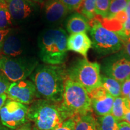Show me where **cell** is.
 I'll return each mask as SVG.
<instances>
[{"label":"cell","instance_id":"cell-1","mask_svg":"<svg viewBox=\"0 0 130 130\" xmlns=\"http://www.w3.org/2000/svg\"><path fill=\"white\" fill-rule=\"evenodd\" d=\"M30 78L35 84L38 98L61 103L67 79L66 69L62 64H38Z\"/></svg>","mask_w":130,"mask_h":130},{"label":"cell","instance_id":"cell-2","mask_svg":"<svg viewBox=\"0 0 130 130\" xmlns=\"http://www.w3.org/2000/svg\"><path fill=\"white\" fill-rule=\"evenodd\" d=\"M68 34L60 27H50L40 32L37 39L39 57L45 64L61 65L68 55Z\"/></svg>","mask_w":130,"mask_h":130},{"label":"cell","instance_id":"cell-3","mask_svg":"<svg viewBox=\"0 0 130 130\" xmlns=\"http://www.w3.org/2000/svg\"><path fill=\"white\" fill-rule=\"evenodd\" d=\"M28 119L38 130H52L68 118L60 103L39 99L28 107Z\"/></svg>","mask_w":130,"mask_h":130},{"label":"cell","instance_id":"cell-4","mask_svg":"<svg viewBox=\"0 0 130 130\" xmlns=\"http://www.w3.org/2000/svg\"><path fill=\"white\" fill-rule=\"evenodd\" d=\"M61 109L68 118L92 112L91 99L87 90L79 83L67 78L64 83Z\"/></svg>","mask_w":130,"mask_h":130},{"label":"cell","instance_id":"cell-5","mask_svg":"<svg viewBox=\"0 0 130 130\" xmlns=\"http://www.w3.org/2000/svg\"><path fill=\"white\" fill-rule=\"evenodd\" d=\"M90 25L92 48L99 55L108 56L121 50L123 40L117 32L105 27L97 19L92 20Z\"/></svg>","mask_w":130,"mask_h":130},{"label":"cell","instance_id":"cell-6","mask_svg":"<svg viewBox=\"0 0 130 130\" xmlns=\"http://www.w3.org/2000/svg\"><path fill=\"white\" fill-rule=\"evenodd\" d=\"M100 64L90 62L86 58L74 61L66 69L67 78L79 83L88 93L101 86Z\"/></svg>","mask_w":130,"mask_h":130},{"label":"cell","instance_id":"cell-7","mask_svg":"<svg viewBox=\"0 0 130 130\" xmlns=\"http://www.w3.org/2000/svg\"><path fill=\"white\" fill-rule=\"evenodd\" d=\"M38 64L36 58L30 56L16 58L1 56L0 58V71L12 83L27 79Z\"/></svg>","mask_w":130,"mask_h":130},{"label":"cell","instance_id":"cell-8","mask_svg":"<svg viewBox=\"0 0 130 130\" xmlns=\"http://www.w3.org/2000/svg\"><path fill=\"white\" fill-rule=\"evenodd\" d=\"M100 68L104 75L122 83L130 77V59L121 50L104 58Z\"/></svg>","mask_w":130,"mask_h":130},{"label":"cell","instance_id":"cell-9","mask_svg":"<svg viewBox=\"0 0 130 130\" xmlns=\"http://www.w3.org/2000/svg\"><path fill=\"white\" fill-rule=\"evenodd\" d=\"M7 9L12 16V22L25 25L32 22L39 16L40 5L31 0H7Z\"/></svg>","mask_w":130,"mask_h":130},{"label":"cell","instance_id":"cell-10","mask_svg":"<svg viewBox=\"0 0 130 130\" xmlns=\"http://www.w3.org/2000/svg\"><path fill=\"white\" fill-rule=\"evenodd\" d=\"M27 105L11 100H7L0 110V121L3 125L16 129L28 122Z\"/></svg>","mask_w":130,"mask_h":130},{"label":"cell","instance_id":"cell-11","mask_svg":"<svg viewBox=\"0 0 130 130\" xmlns=\"http://www.w3.org/2000/svg\"><path fill=\"white\" fill-rule=\"evenodd\" d=\"M28 53V42L19 31L11 29L0 47V56L9 58L26 57Z\"/></svg>","mask_w":130,"mask_h":130},{"label":"cell","instance_id":"cell-12","mask_svg":"<svg viewBox=\"0 0 130 130\" xmlns=\"http://www.w3.org/2000/svg\"><path fill=\"white\" fill-rule=\"evenodd\" d=\"M9 100L30 105L37 98L35 84L31 80L24 79L12 83L7 93Z\"/></svg>","mask_w":130,"mask_h":130},{"label":"cell","instance_id":"cell-13","mask_svg":"<svg viewBox=\"0 0 130 130\" xmlns=\"http://www.w3.org/2000/svg\"><path fill=\"white\" fill-rule=\"evenodd\" d=\"M71 12L60 0H46L42 9L43 22L50 27H58Z\"/></svg>","mask_w":130,"mask_h":130},{"label":"cell","instance_id":"cell-14","mask_svg":"<svg viewBox=\"0 0 130 130\" xmlns=\"http://www.w3.org/2000/svg\"><path fill=\"white\" fill-rule=\"evenodd\" d=\"M92 47V40L86 32L71 34L68 37L67 48L68 51L78 53L82 55L84 58H86L89 50Z\"/></svg>","mask_w":130,"mask_h":130},{"label":"cell","instance_id":"cell-15","mask_svg":"<svg viewBox=\"0 0 130 130\" xmlns=\"http://www.w3.org/2000/svg\"><path fill=\"white\" fill-rule=\"evenodd\" d=\"M64 27L68 33L74 34L89 31L90 25L89 19L79 13L69 14L64 21Z\"/></svg>","mask_w":130,"mask_h":130},{"label":"cell","instance_id":"cell-16","mask_svg":"<svg viewBox=\"0 0 130 130\" xmlns=\"http://www.w3.org/2000/svg\"><path fill=\"white\" fill-rule=\"evenodd\" d=\"M115 98L107 93L105 95L91 99L92 109L98 117L111 114Z\"/></svg>","mask_w":130,"mask_h":130},{"label":"cell","instance_id":"cell-17","mask_svg":"<svg viewBox=\"0 0 130 130\" xmlns=\"http://www.w3.org/2000/svg\"><path fill=\"white\" fill-rule=\"evenodd\" d=\"M73 118L75 121V130H96V118L92 112Z\"/></svg>","mask_w":130,"mask_h":130},{"label":"cell","instance_id":"cell-18","mask_svg":"<svg viewBox=\"0 0 130 130\" xmlns=\"http://www.w3.org/2000/svg\"><path fill=\"white\" fill-rule=\"evenodd\" d=\"M101 86L113 98L121 96V83L116 79L108 77L105 75H101Z\"/></svg>","mask_w":130,"mask_h":130},{"label":"cell","instance_id":"cell-19","mask_svg":"<svg viewBox=\"0 0 130 130\" xmlns=\"http://www.w3.org/2000/svg\"><path fill=\"white\" fill-rule=\"evenodd\" d=\"M119 122L112 114L98 117L96 120V130H118Z\"/></svg>","mask_w":130,"mask_h":130},{"label":"cell","instance_id":"cell-20","mask_svg":"<svg viewBox=\"0 0 130 130\" xmlns=\"http://www.w3.org/2000/svg\"><path fill=\"white\" fill-rule=\"evenodd\" d=\"M129 0H110L109 10L105 20L111 21L115 16L125 10Z\"/></svg>","mask_w":130,"mask_h":130},{"label":"cell","instance_id":"cell-21","mask_svg":"<svg viewBox=\"0 0 130 130\" xmlns=\"http://www.w3.org/2000/svg\"><path fill=\"white\" fill-rule=\"evenodd\" d=\"M128 110L125 104V99L122 96L115 98L114 100L112 115L119 122L123 121L125 114Z\"/></svg>","mask_w":130,"mask_h":130},{"label":"cell","instance_id":"cell-22","mask_svg":"<svg viewBox=\"0 0 130 130\" xmlns=\"http://www.w3.org/2000/svg\"><path fill=\"white\" fill-rule=\"evenodd\" d=\"M116 32L122 38L130 37V0L128 1L127 7L124 12L122 23Z\"/></svg>","mask_w":130,"mask_h":130},{"label":"cell","instance_id":"cell-23","mask_svg":"<svg viewBox=\"0 0 130 130\" xmlns=\"http://www.w3.org/2000/svg\"><path fill=\"white\" fill-rule=\"evenodd\" d=\"M12 16L6 5H0V30L11 29L12 25Z\"/></svg>","mask_w":130,"mask_h":130},{"label":"cell","instance_id":"cell-24","mask_svg":"<svg viewBox=\"0 0 130 130\" xmlns=\"http://www.w3.org/2000/svg\"><path fill=\"white\" fill-rule=\"evenodd\" d=\"M96 0H83L79 7L80 12L89 20H93L95 16V6Z\"/></svg>","mask_w":130,"mask_h":130},{"label":"cell","instance_id":"cell-25","mask_svg":"<svg viewBox=\"0 0 130 130\" xmlns=\"http://www.w3.org/2000/svg\"><path fill=\"white\" fill-rule=\"evenodd\" d=\"M110 0H96L95 6V14L105 19L109 10Z\"/></svg>","mask_w":130,"mask_h":130},{"label":"cell","instance_id":"cell-26","mask_svg":"<svg viewBox=\"0 0 130 130\" xmlns=\"http://www.w3.org/2000/svg\"><path fill=\"white\" fill-rule=\"evenodd\" d=\"M75 121L74 118L72 117L68 118L52 130H75Z\"/></svg>","mask_w":130,"mask_h":130},{"label":"cell","instance_id":"cell-27","mask_svg":"<svg viewBox=\"0 0 130 130\" xmlns=\"http://www.w3.org/2000/svg\"><path fill=\"white\" fill-rule=\"evenodd\" d=\"M10 84V81L7 77L0 71V95H7Z\"/></svg>","mask_w":130,"mask_h":130},{"label":"cell","instance_id":"cell-28","mask_svg":"<svg viewBox=\"0 0 130 130\" xmlns=\"http://www.w3.org/2000/svg\"><path fill=\"white\" fill-rule=\"evenodd\" d=\"M60 1L71 12L79 9L83 0H60Z\"/></svg>","mask_w":130,"mask_h":130},{"label":"cell","instance_id":"cell-29","mask_svg":"<svg viewBox=\"0 0 130 130\" xmlns=\"http://www.w3.org/2000/svg\"><path fill=\"white\" fill-rule=\"evenodd\" d=\"M130 93V77L121 83V96L126 98Z\"/></svg>","mask_w":130,"mask_h":130},{"label":"cell","instance_id":"cell-30","mask_svg":"<svg viewBox=\"0 0 130 130\" xmlns=\"http://www.w3.org/2000/svg\"><path fill=\"white\" fill-rule=\"evenodd\" d=\"M123 46L121 50L130 59V37L122 38Z\"/></svg>","mask_w":130,"mask_h":130},{"label":"cell","instance_id":"cell-31","mask_svg":"<svg viewBox=\"0 0 130 130\" xmlns=\"http://www.w3.org/2000/svg\"><path fill=\"white\" fill-rule=\"evenodd\" d=\"M118 130H130V124L125 121H121L118 123Z\"/></svg>","mask_w":130,"mask_h":130},{"label":"cell","instance_id":"cell-32","mask_svg":"<svg viewBox=\"0 0 130 130\" xmlns=\"http://www.w3.org/2000/svg\"><path fill=\"white\" fill-rule=\"evenodd\" d=\"M16 130H33V127L31 125V123L30 121L27 122L24 125L19 126L18 128H17Z\"/></svg>","mask_w":130,"mask_h":130},{"label":"cell","instance_id":"cell-33","mask_svg":"<svg viewBox=\"0 0 130 130\" xmlns=\"http://www.w3.org/2000/svg\"><path fill=\"white\" fill-rule=\"evenodd\" d=\"M10 30L11 29L6 30H0V47H1L3 41H4L5 37L8 35Z\"/></svg>","mask_w":130,"mask_h":130},{"label":"cell","instance_id":"cell-34","mask_svg":"<svg viewBox=\"0 0 130 130\" xmlns=\"http://www.w3.org/2000/svg\"><path fill=\"white\" fill-rule=\"evenodd\" d=\"M7 100V95H0V110H1L2 107L4 106V105L6 103V101Z\"/></svg>","mask_w":130,"mask_h":130},{"label":"cell","instance_id":"cell-35","mask_svg":"<svg viewBox=\"0 0 130 130\" xmlns=\"http://www.w3.org/2000/svg\"><path fill=\"white\" fill-rule=\"evenodd\" d=\"M123 121L130 124V110L128 109L123 118Z\"/></svg>","mask_w":130,"mask_h":130},{"label":"cell","instance_id":"cell-36","mask_svg":"<svg viewBox=\"0 0 130 130\" xmlns=\"http://www.w3.org/2000/svg\"><path fill=\"white\" fill-rule=\"evenodd\" d=\"M0 130H15V129H10V128L3 125L2 123H1V122H0Z\"/></svg>","mask_w":130,"mask_h":130},{"label":"cell","instance_id":"cell-37","mask_svg":"<svg viewBox=\"0 0 130 130\" xmlns=\"http://www.w3.org/2000/svg\"><path fill=\"white\" fill-rule=\"evenodd\" d=\"M125 104H126V107H128V109L130 110V101H129L126 98H125Z\"/></svg>","mask_w":130,"mask_h":130},{"label":"cell","instance_id":"cell-38","mask_svg":"<svg viewBox=\"0 0 130 130\" xmlns=\"http://www.w3.org/2000/svg\"><path fill=\"white\" fill-rule=\"evenodd\" d=\"M7 0H0V5H6Z\"/></svg>","mask_w":130,"mask_h":130},{"label":"cell","instance_id":"cell-39","mask_svg":"<svg viewBox=\"0 0 130 130\" xmlns=\"http://www.w3.org/2000/svg\"><path fill=\"white\" fill-rule=\"evenodd\" d=\"M32 1H35V2H36V3H42L43 2H45L46 0H31Z\"/></svg>","mask_w":130,"mask_h":130},{"label":"cell","instance_id":"cell-40","mask_svg":"<svg viewBox=\"0 0 130 130\" xmlns=\"http://www.w3.org/2000/svg\"><path fill=\"white\" fill-rule=\"evenodd\" d=\"M126 99H127V100L129 101H130V93L128 94V96L126 98Z\"/></svg>","mask_w":130,"mask_h":130},{"label":"cell","instance_id":"cell-41","mask_svg":"<svg viewBox=\"0 0 130 130\" xmlns=\"http://www.w3.org/2000/svg\"><path fill=\"white\" fill-rule=\"evenodd\" d=\"M33 130H38V129H37L36 128H35V127H34V126H33Z\"/></svg>","mask_w":130,"mask_h":130},{"label":"cell","instance_id":"cell-42","mask_svg":"<svg viewBox=\"0 0 130 130\" xmlns=\"http://www.w3.org/2000/svg\"><path fill=\"white\" fill-rule=\"evenodd\" d=\"M0 58H1V56H0Z\"/></svg>","mask_w":130,"mask_h":130}]
</instances>
